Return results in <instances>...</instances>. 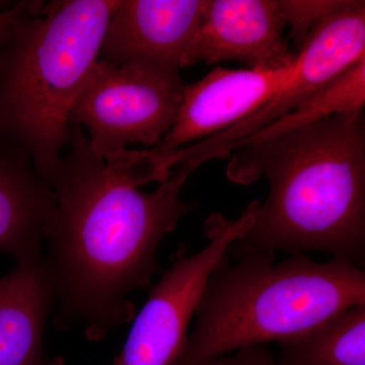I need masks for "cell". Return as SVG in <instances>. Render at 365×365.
<instances>
[{"label": "cell", "mask_w": 365, "mask_h": 365, "mask_svg": "<svg viewBox=\"0 0 365 365\" xmlns=\"http://www.w3.org/2000/svg\"><path fill=\"white\" fill-rule=\"evenodd\" d=\"M118 4L38 1L0 50V143L26 150L47 182L68 145L72 106L100 59Z\"/></svg>", "instance_id": "cell-4"}, {"label": "cell", "mask_w": 365, "mask_h": 365, "mask_svg": "<svg viewBox=\"0 0 365 365\" xmlns=\"http://www.w3.org/2000/svg\"><path fill=\"white\" fill-rule=\"evenodd\" d=\"M364 105L365 58H362L306 104L235 144L232 150L244 144L279 135L322 118L364 111Z\"/></svg>", "instance_id": "cell-14"}, {"label": "cell", "mask_w": 365, "mask_h": 365, "mask_svg": "<svg viewBox=\"0 0 365 365\" xmlns=\"http://www.w3.org/2000/svg\"><path fill=\"white\" fill-rule=\"evenodd\" d=\"M261 175L269 195L235 244L237 260L259 252H323L365 265V117L332 115L237 148L227 177Z\"/></svg>", "instance_id": "cell-2"}, {"label": "cell", "mask_w": 365, "mask_h": 365, "mask_svg": "<svg viewBox=\"0 0 365 365\" xmlns=\"http://www.w3.org/2000/svg\"><path fill=\"white\" fill-rule=\"evenodd\" d=\"M284 26L277 0H206L182 68L222 61L242 62L255 69L287 68L297 55L283 37Z\"/></svg>", "instance_id": "cell-8"}, {"label": "cell", "mask_w": 365, "mask_h": 365, "mask_svg": "<svg viewBox=\"0 0 365 365\" xmlns=\"http://www.w3.org/2000/svg\"><path fill=\"white\" fill-rule=\"evenodd\" d=\"M205 4L206 0H119L100 60L179 72Z\"/></svg>", "instance_id": "cell-9"}, {"label": "cell", "mask_w": 365, "mask_h": 365, "mask_svg": "<svg viewBox=\"0 0 365 365\" xmlns=\"http://www.w3.org/2000/svg\"><path fill=\"white\" fill-rule=\"evenodd\" d=\"M275 357L264 345L252 346L225 355L206 365H274Z\"/></svg>", "instance_id": "cell-16"}, {"label": "cell", "mask_w": 365, "mask_h": 365, "mask_svg": "<svg viewBox=\"0 0 365 365\" xmlns=\"http://www.w3.org/2000/svg\"><path fill=\"white\" fill-rule=\"evenodd\" d=\"M49 365H67L66 362L64 361V359H62L61 356L55 357L52 361L49 362Z\"/></svg>", "instance_id": "cell-18"}, {"label": "cell", "mask_w": 365, "mask_h": 365, "mask_svg": "<svg viewBox=\"0 0 365 365\" xmlns=\"http://www.w3.org/2000/svg\"><path fill=\"white\" fill-rule=\"evenodd\" d=\"M185 85L179 72L98 59L72 106L69 127L85 126L104 158L129 144L158 145L176 120Z\"/></svg>", "instance_id": "cell-5"}, {"label": "cell", "mask_w": 365, "mask_h": 365, "mask_svg": "<svg viewBox=\"0 0 365 365\" xmlns=\"http://www.w3.org/2000/svg\"><path fill=\"white\" fill-rule=\"evenodd\" d=\"M38 1H20L11 9H4V2L0 1V50L6 42L7 36L11 32L16 21L36 6Z\"/></svg>", "instance_id": "cell-17"}, {"label": "cell", "mask_w": 365, "mask_h": 365, "mask_svg": "<svg viewBox=\"0 0 365 365\" xmlns=\"http://www.w3.org/2000/svg\"><path fill=\"white\" fill-rule=\"evenodd\" d=\"M365 58V2L344 0L312 31L297 53L292 73L268 102L227 130L170 151L174 165L197 168L227 157L232 146L299 109L353 64Z\"/></svg>", "instance_id": "cell-7"}, {"label": "cell", "mask_w": 365, "mask_h": 365, "mask_svg": "<svg viewBox=\"0 0 365 365\" xmlns=\"http://www.w3.org/2000/svg\"><path fill=\"white\" fill-rule=\"evenodd\" d=\"M280 345L274 365H365V304Z\"/></svg>", "instance_id": "cell-13"}, {"label": "cell", "mask_w": 365, "mask_h": 365, "mask_svg": "<svg viewBox=\"0 0 365 365\" xmlns=\"http://www.w3.org/2000/svg\"><path fill=\"white\" fill-rule=\"evenodd\" d=\"M55 304L54 280L43 255L16 261L0 278V365H49L44 332Z\"/></svg>", "instance_id": "cell-11"}, {"label": "cell", "mask_w": 365, "mask_h": 365, "mask_svg": "<svg viewBox=\"0 0 365 365\" xmlns=\"http://www.w3.org/2000/svg\"><path fill=\"white\" fill-rule=\"evenodd\" d=\"M55 208L54 190L30 155L16 144L0 143V252L16 261L42 256Z\"/></svg>", "instance_id": "cell-12"}, {"label": "cell", "mask_w": 365, "mask_h": 365, "mask_svg": "<svg viewBox=\"0 0 365 365\" xmlns=\"http://www.w3.org/2000/svg\"><path fill=\"white\" fill-rule=\"evenodd\" d=\"M344 0H277L285 25L292 29L297 52L312 31L329 14L342 6Z\"/></svg>", "instance_id": "cell-15"}, {"label": "cell", "mask_w": 365, "mask_h": 365, "mask_svg": "<svg viewBox=\"0 0 365 365\" xmlns=\"http://www.w3.org/2000/svg\"><path fill=\"white\" fill-rule=\"evenodd\" d=\"M195 170L180 163L167 181L143 193L138 170L117 155L96 157L81 127H71L68 153L49 182L56 208L45 259L54 280L57 328L83 326L96 342L134 319L129 297L150 284L163 237L198 208L180 198Z\"/></svg>", "instance_id": "cell-1"}, {"label": "cell", "mask_w": 365, "mask_h": 365, "mask_svg": "<svg viewBox=\"0 0 365 365\" xmlns=\"http://www.w3.org/2000/svg\"><path fill=\"white\" fill-rule=\"evenodd\" d=\"M295 66L276 69L216 67L200 81L185 86L176 120L153 150L188 146L234 126L257 111L284 85Z\"/></svg>", "instance_id": "cell-10"}, {"label": "cell", "mask_w": 365, "mask_h": 365, "mask_svg": "<svg viewBox=\"0 0 365 365\" xmlns=\"http://www.w3.org/2000/svg\"><path fill=\"white\" fill-rule=\"evenodd\" d=\"M365 304V271L342 259L225 257L209 276L186 348L173 365H206L242 348L284 343Z\"/></svg>", "instance_id": "cell-3"}, {"label": "cell", "mask_w": 365, "mask_h": 365, "mask_svg": "<svg viewBox=\"0 0 365 365\" xmlns=\"http://www.w3.org/2000/svg\"><path fill=\"white\" fill-rule=\"evenodd\" d=\"M260 201H253L235 220L218 213L205 222L209 240L198 253H178L170 267L151 288L121 352L113 365H173L186 348L187 330L195 314L209 276L232 245L253 227Z\"/></svg>", "instance_id": "cell-6"}]
</instances>
